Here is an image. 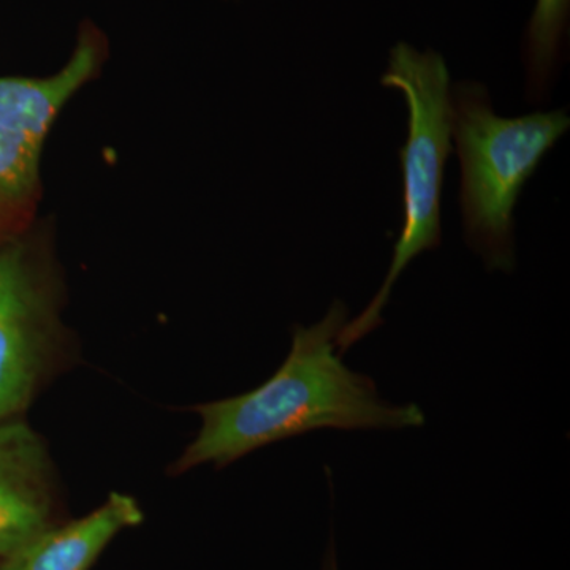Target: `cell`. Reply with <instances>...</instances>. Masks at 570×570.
Returning a JSON list of instances; mask_svg holds the SVG:
<instances>
[{"mask_svg":"<svg viewBox=\"0 0 570 570\" xmlns=\"http://www.w3.org/2000/svg\"><path fill=\"white\" fill-rule=\"evenodd\" d=\"M347 324V306L335 302L321 322L296 325L292 347L265 384L243 395L195 407L202 417L197 438L176 463L184 472L214 463H234L254 450L311 431L404 430L425 423L417 404L387 403L373 379L343 363L337 336Z\"/></svg>","mask_w":570,"mask_h":570,"instance_id":"cell-1","label":"cell"},{"mask_svg":"<svg viewBox=\"0 0 570 570\" xmlns=\"http://www.w3.org/2000/svg\"><path fill=\"white\" fill-rule=\"evenodd\" d=\"M452 135L461 165L460 205L468 246L487 268H515L513 209L546 154L568 132L564 110L502 118L479 82L452 91Z\"/></svg>","mask_w":570,"mask_h":570,"instance_id":"cell-2","label":"cell"},{"mask_svg":"<svg viewBox=\"0 0 570 570\" xmlns=\"http://www.w3.org/2000/svg\"><path fill=\"white\" fill-rule=\"evenodd\" d=\"M381 85L404 96L407 137L400 149L403 171V228L393 247L392 264L376 296L337 336V351L347 348L384 324L382 311L397 277L417 255L441 245V198L444 168L452 153V91L444 58L397 43L390 51Z\"/></svg>","mask_w":570,"mask_h":570,"instance_id":"cell-3","label":"cell"},{"mask_svg":"<svg viewBox=\"0 0 570 570\" xmlns=\"http://www.w3.org/2000/svg\"><path fill=\"white\" fill-rule=\"evenodd\" d=\"M108 58L107 33L85 20L62 69L48 77H0V242L40 219L45 145L63 108L102 75Z\"/></svg>","mask_w":570,"mask_h":570,"instance_id":"cell-4","label":"cell"},{"mask_svg":"<svg viewBox=\"0 0 570 570\" xmlns=\"http://www.w3.org/2000/svg\"><path fill=\"white\" fill-rule=\"evenodd\" d=\"M62 291L50 219L0 242V422L29 406L58 351Z\"/></svg>","mask_w":570,"mask_h":570,"instance_id":"cell-5","label":"cell"},{"mask_svg":"<svg viewBox=\"0 0 570 570\" xmlns=\"http://www.w3.org/2000/svg\"><path fill=\"white\" fill-rule=\"evenodd\" d=\"M55 483L43 442L20 420L0 422V557L50 528Z\"/></svg>","mask_w":570,"mask_h":570,"instance_id":"cell-6","label":"cell"},{"mask_svg":"<svg viewBox=\"0 0 570 570\" xmlns=\"http://www.w3.org/2000/svg\"><path fill=\"white\" fill-rule=\"evenodd\" d=\"M142 521L132 497L112 493L104 505L62 528H48L13 557L2 570H89L119 532Z\"/></svg>","mask_w":570,"mask_h":570,"instance_id":"cell-7","label":"cell"},{"mask_svg":"<svg viewBox=\"0 0 570 570\" xmlns=\"http://www.w3.org/2000/svg\"><path fill=\"white\" fill-rule=\"evenodd\" d=\"M570 0H538L527 31L524 66L528 99L542 102L568 32Z\"/></svg>","mask_w":570,"mask_h":570,"instance_id":"cell-8","label":"cell"},{"mask_svg":"<svg viewBox=\"0 0 570 570\" xmlns=\"http://www.w3.org/2000/svg\"><path fill=\"white\" fill-rule=\"evenodd\" d=\"M324 570H340L337 569L336 553L333 547H330L325 554Z\"/></svg>","mask_w":570,"mask_h":570,"instance_id":"cell-9","label":"cell"}]
</instances>
